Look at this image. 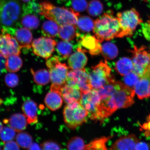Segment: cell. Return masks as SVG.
<instances>
[{"label": "cell", "mask_w": 150, "mask_h": 150, "mask_svg": "<svg viewBox=\"0 0 150 150\" xmlns=\"http://www.w3.org/2000/svg\"><path fill=\"white\" fill-rule=\"evenodd\" d=\"M100 104L98 111L100 119L111 115L118 109L129 107L134 104L135 91L120 81L114 79L98 89Z\"/></svg>", "instance_id": "6da1fadb"}, {"label": "cell", "mask_w": 150, "mask_h": 150, "mask_svg": "<svg viewBox=\"0 0 150 150\" xmlns=\"http://www.w3.org/2000/svg\"><path fill=\"white\" fill-rule=\"evenodd\" d=\"M39 13L59 26L66 24L76 25L80 15L72 8L55 6L47 1L42 2L39 6Z\"/></svg>", "instance_id": "7a4b0ae2"}, {"label": "cell", "mask_w": 150, "mask_h": 150, "mask_svg": "<svg viewBox=\"0 0 150 150\" xmlns=\"http://www.w3.org/2000/svg\"><path fill=\"white\" fill-rule=\"evenodd\" d=\"M93 32L99 42L118 38L121 31L119 21L111 13H106L94 22Z\"/></svg>", "instance_id": "3957f363"}, {"label": "cell", "mask_w": 150, "mask_h": 150, "mask_svg": "<svg viewBox=\"0 0 150 150\" xmlns=\"http://www.w3.org/2000/svg\"><path fill=\"white\" fill-rule=\"evenodd\" d=\"M22 8L18 0H0V26L15 25L22 16Z\"/></svg>", "instance_id": "277c9868"}, {"label": "cell", "mask_w": 150, "mask_h": 150, "mask_svg": "<svg viewBox=\"0 0 150 150\" xmlns=\"http://www.w3.org/2000/svg\"><path fill=\"white\" fill-rule=\"evenodd\" d=\"M49 69L50 81L52 83L50 89L60 88L66 83L69 68L65 63L60 62L57 56L50 57L46 62Z\"/></svg>", "instance_id": "5b68a950"}, {"label": "cell", "mask_w": 150, "mask_h": 150, "mask_svg": "<svg viewBox=\"0 0 150 150\" xmlns=\"http://www.w3.org/2000/svg\"><path fill=\"white\" fill-rule=\"evenodd\" d=\"M117 17L121 29L118 38H120L132 36L137 27L142 22L139 13L134 8L118 13Z\"/></svg>", "instance_id": "8992f818"}, {"label": "cell", "mask_w": 150, "mask_h": 150, "mask_svg": "<svg viewBox=\"0 0 150 150\" xmlns=\"http://www.w3.org/2000/svg\"><path fill=\"white\" fill-rule=\"evenodd\" d=\"M88 115V112L78 102L67 104L63 111L65 122L72 129L76 128L85 122Z\"/></svg>", "instance_id": "52a82bcc"}, {"label": "cell", "mask_w": 150, "mask_h": 150, "mask_svg": "<svg viewBox=\"0 0 150 150\" xmlns=\"http://www.w3.org/2000/svg\"><path fill=\"white\" fill-rule=\"evenodd\" d=\"M89 75L92 87L97 90L114 79L111 76V69L106 60L101 61L98 64L92 67Z\"/></svg>", "instance_id": "ba28073f"}, {"label": "cell", "mask_w": 150, "mask_h": 150, "mask_svg": "<svg viewBox=\"0 0 150 150\" xmlns=\"http://www.w3.org/2000/svg\"><path fill=\"white\" fill-rule=\"evenodd\" d=\"M132 54V60L134 64L133 72L139 77L150 72V50L145 46L138 47L135 46L131 50Z\"/></svg>", "instance_id": "9c48e42d"}, {"label": "cell", "mask_w": 150, "mask_h": 150, "mask_svg": "<svg viewBox=\"0 0 150 150\" xmlns=\"http://www.w3.org/2000/svg\"><path fill=\"white\" fill-rule=\"evenodd\" d=\"M66 84L79 89L81 93L93 89L90 83L89 74L84 69L69 71Z\"/></svg>", "instance_id": "30bf717a"}, {"label": "cell", "mask_w": 150, "mask_h": 150, "mask_svg": "<svg viewBox=\"0 0 150 150\" xmlns=\"http://www.w3.org/2000/svg\"><path fill=\"white\" fill-rule=\"evenodd\" d=\"M82 93L80 103L89 112L91 119L100 120L98 111L100 104L98 90L93 89Z\"/></svg>", "instance_id": "8fae6325"}, {"label": "cell", "mask_w": 150, "mask_h": 150, "mask_svg": "<svg viewBox=\"0 0 150 150\" xmlns=\"http://www.w3.org/2000/svg\"><path fill=\"white\" fill-rule=\"evenodd\" d=\"M57 42L50 38L42 37L35 39L31 44L33 53L46 59L52 55Z\"/></svg>", "instance_id": "7c38bea8"}, {"label": "cell", "mask_w": 150, "mask_h": 150, "mask_svg": "<svg viewBox=\"0 0 150 150\" xmlns=\"http://www.w3.org/2000/svg\"><path fill=\"white\" fill-rule=\"evenodd\" d=\"M78 48L84 52H88L92 56L99 55L102 52L100 42L93 35L90 34L81 35L77 34Z\"/></svg>", "instance_id": "4fadbf2b"}, {"label": "cell", "mask_w": 150, "mask_h": 150, "mask_svg": "<svg viewBox=\"0 0 150 150\" xmlns=\"http://www.w3.org/2000/svg\"><path fill=\"white\" fill-rule=\"evenodd\" d=\"M22 48L14 37L9 34H0V55L5 59L12 55H20Z\"/></svg>", "instance_id": "5bb4252c"}, {"label": "cell", "mask_w": 150, "mask_h": 150, "mask_svg": "<svg viewBox=\"0 0 150 150\" xmlns=\"http://www.w3.org/2000/svg\"><path fill=\"white\" fill-rule=\"evenodd\" d=\"M139 139L134 134L121 137L114 142L110 148L111 150H135Z\"/></svg>", "instance_id": "9a60e30c"}, {"label": "cell", "mask_w": 150, "mask_h": 150, "mask_svg": "<svg viewBox=\"0 0 150 150\" xmlns=\"http://www.w3.org/2000/svg\"><path fill=\"white\" fill-rule=\"evenodd\" d=\"M63 100L67 104L80 102L82 93L79 89L65 84L62 86L59 93Z\"/></svg>", "instance_id": "2e32d148"}, {"label": "cell", "mask_w": 150, "mask_h": 150, "mask_svg": "<svg viewBox=\"0 0 150 150\" xmlns=\"http://www.w3.org/2000/svg\"><path fill=\"white\" fill-rule=\"evenodd\" d=\"M88 58L85 52L79 49L71 55L68 61L69 68L72 70H82L87 64Z\"/></svg>", "instance_id": "e0dca14e"}, {"label": "cell", "mask_w": 150, "mask_h": 150, "mask_svg": "<svg viewBox=\"0 0 150 150\" xmlns=\"http://www.w3.org/2000/svg\"><path fill=\"white\" fill-rule=\"evenodd\" d=\"M134 89L138 98L140 100L150 96V72L140 78Z\"/></svg>", "instance_id": "ac0fdd59"}, {"label": "cell", "mask_w": 150, "mask_h": 150, "mask_svg": "<svg viewBox=\"0 0 150 150\" xmlns=\"http://www.w3.org/2000/svg\"><path fill=\"white\" fill-rule=\"evenodd\" d=\"M22 109L28 124L37 122V106L34 101L31 99L25 101L22 104Z\"/></svg>", "instance_id": "d6986e66"}, {"label": "cell", "mask_w": 150, "mask_h": 150, "mask_svg": "<svg viewBox=\"0 0 150 150\" xmlns=\"http://www.w3.org/2000/svg\"><path fill=\"white\" fill-rule=\"evenodd\" d=\"M14 37L22 48L29 49L31 47L33 35L30 30L24 27L20 28L16 32Z\"/></svg>", "instance_id": "ffe728a7"}, {"label": "cell", "mask_w": 150, "mask_h": 150, "mask_svg": "<svg viewBox=\"0 0 150 150\" xmlns=\"http://www.w3.org/2000/svg\"><path fill=\"white\" fill-rule=\"evenodd\" d=\"M8 123L9 126L18 132L25 130L28 123L24 114L18 113L13 114L9 119Z\"/></svg>", "instance_id": "44dd1931"}, {"label": "cell", "mask_w": 150, "mask_h": 150, "mask_svg": "<svg viewBox=\"0 0 150 150\" xmlns=\"http://www.w3.org/2000/svg\"><path fill=\"white\" fill-rule=\"evenodd\" d=\"M63 102V99L60 95L54 91L48 93L45 98L46 106L52 111H55L60 108Z\"/></svg>", "instance_id": "7402d4cb"}, {"label": "cell", "mask_w": 150, "mask_h": 150, "mask_svg": "<svg viewBox=\"0 0 150 150\" xmlns=\"http://www.w3.org/2000/svg\"><path fill=\"white\" fill-rule=\"evenodd\" d=\"M19 55H12L5 59V68L9 72L14 73L19 70L22 66V61Z\"/></svg>", "instance_id": "603a6c76"}, {"label": "cell", "mask_w": 150, "mask_h": 150, "mask_svg": "<svg viewBox=\"0 0 150 150\" xmlns=\"http://www.w3.org/2000/svg\"><path fill=\"white\" fill-rule=\"evenodd\" d=\"M77 34L76 25L66 24L60 26L59 36L64 41L69 42L72 40L77 36Z\"/></svg>", "instance_id": "cb8c5ba5"}, {"label": "cell", "mask_w": 150, "mask_h": 150, "mask_svg": "<svg viewBox=\"0 0 150 150\" xmlns=\"http://www.w3.org/2000/svg\"><path fill=\"white\" fill-rule=\"evenodd\" d=\"M134 64L132 59L127 57H123L120 59L116 63V71L121 76L125 75L132 71Z\"/></svg>", "instance_id": "d4e9b609"}, {"label": "cell", "mask_w": 150, "mask_h": 150, "mask_svg": "<svg viewBox=\"0 0 150 150\" xmlns=\"http://www.w3.org/2000/svg\"><path fill=\"white\" fill-rule=\"evenodd\" d=\"M31 72L35 83L40 86H45L50 81L49 71L46 69H42L37 71L31 70Z\"/></svg>", "instance_id": "484cf974"}, {"label": "cell", "mask_w": 150, "mask_h": 150, "mask_svg": "<svg viewBox=\"0 0 150 150\" xmlns=\"http://www.w3.org/2000/svg\"><path fill=\"white\" fill-rule=\"evenodd\" d=\"M59 25L52 20H47L42 24V27L43 34L47 37L53 38L57 36L59 33Z\"/></svg>", "instance_id": "4316f807"}, {"label": "cell", "mask_w": 150, "mask_h": 150, "mask_svg": "<svg viewBox=\"0 0 150 150\" xmlns=\"http://www.w3.org/2000/svg\"><path fill=\"white\" fill-rule=\"evenodd\" d=\"M112 138V136L103 137L92 141L85 145L84 150H107L106 144Z\"/></svg>", "instance_id": "83f0119b"}, {"label": "cell", "mask_w": 150, "mask_h": 150, "mask_svg": "<svg viewBox=\"0 0 150 150\" xmlns=\"http://www.w3.org/2000/svg\"><path fill=\"white\" fill-rule=\"evenodd\" d=\"M101 53L105 59L112 60L117 57L118 50L115 45L111 42H107L102 45Z\"/></svg>", "instance_id": "f1b7e54d"}, {"label": "cell", "mask_w": 150, "mask_h": 150, "mask_svg": "<svg viewBox=\"0 0 150 150\" xmlns=\"http://www.w3.org/2000/svg\"><path fill=\"white\" fill-rule=\"evenodd\" d=\"M79 29L84 32L88 33L93 30L94 22L92 19L87 16H79L77 24Z\"/></svg>", "instance_id": "f546056e"}, {"label": "cell", "mask_w": 150, "mask_h": 150, "mask_svg": "<svg viewBox=\"0 0 150 150\" xmlns=\"http://www.w3.org/2000/svg\"><path fill=\"white\" fill-rule=\"evenodd\" d=\"M56 50L57 53L61 56L62 58L66 59L72 53L73 45L67 41L60 42L56 44Z\"/></svg>", "instance_id": "4dcf8cb0"}, {"label": "cell", "mask_w": 150, "mask_h": 150, "mask_svg": "<svg viewBox=\"0 0 150 150\" xmlns=\"http://www.w3.org/2000/svg\"><path fill=\"white\" fill-rule=\"evenodd\" d=\"M16 142L20 147L28 149L33 143L32 137L28 133L18 132L16 137Z\"/></svg>", "instance_id": "1f68e13d"}, {"label": "cell", "mask_w": 150, "mask_h": 150, "mask_svg": "<svg viewBox=\"0 0 150 150\" xmlns=\"http://www.w3.org/2000/svg\"><path fill=\"white\" fill-rule=\"evenodd\" d=\"M21 22L24 28L29 30L37 29L40 23L38 18L33 15H27L24 16L22 18Z\"/></svg>", "instance_id": "d6a6232c"}, {"label": "cell", "mask_w": 150, "mask_h": 150, "mask_svg": "<svg viewBox=\"0 0 150 150\" xmlns=\"http://www.w3.org/2000/svg\"><path fill=\"white\" fill-rule=\"evenodd\" d=\"M88 12L91 16L96 17L102 13L103 6L100 1H91L88 6Z\"/></svg>", "instance_id": "836d02e7"}, {"label": "cell", "mask_w": 150, "mask_h": 150, "mask_svg": "<svg viewBox=\"0 0 150 150\" xmlns=\"http://www.w3.org/2000/svg\"><path fill=\"white\" fill-rule=\"evenodd\" d=\"M85 144L82 138L74 137L71 139L67 143V148L69 150H84Z\"/></svg>", "instance_id": "e575fe53"}, {"label": "cell", "mask_w": 150, "mask_h": 150, "mask_svg": "<svg viewBox=\"0 0 150 150\" xmlns=\"http://www.w3.org/2000/svg\"><path fill=\"white\" fill-rule=\"evenodd\" d=\"M16 131L10 127H3L0 134V138L5 142L13 140L16 137Z\"/></svg>", "instance_id": "d590c367"}, {"label": "cell", "mask_w": 150, "mask_h": 150, "mask_svg": "<svg viewBox=\"0 0 150 150\" xmlns=\"http://www.w3.org/2000/svg\"><path fill=\"white\" fill-rule=\"evenodd\" d=\"M140 79L139 77L132 71L124 76V81L125 85L134 88Z\"/></svg>", "instance_id": "8d00e7d4"}, {"label": "cell", "mask_w": 150, "mask_h": 150, "mask_svg": "<svg viewBox=\"0 0 150 150\" xmlns=\"http://www.w3.org/2000/svg\"><path fill=\"white\" fill-rule=\"evenodd\" d=\"M5 82L7 87L13 88L18 86L19 82V79L17 75L13 73L10 72L6 75Z\"/></svg>", "instance_id": "74e56055"}, {"label": "cell", "mask_w": 150, "mask_h": 150, "mask_svg": "<svg viewBox=\"0 0 150 150\" xmlns=\"http://www.w3.org/2000/svg\"><path fill=\"white\" fill-rule=\"evenodd\" d=\"M72 5L73 9L78 12L85 11L87 8L88 5L85 0H74Z\"/></svg>", "instance_id": "f35d334b"}, {"label": "cell", "mask_w": 150, "mask_h": 150, "mask_svg": "<svg viewBox=\"0 0 150 150\" xmlns=\"http://www.w3.org/2000/svg\"><path fill=\"white\" fill-rule=\"evenodd\" d=\"M42 149L44 150H60L61 146L59 144L52 141H47L41 144Z\"/></svg>", "instance_id": "ab89813d"}, {"label": "cell", "mask_w": 150, "mask_h": 150, "mask_svg": "<svg viewBox=\"0 0 150 150\" xmlns=\"http://www.w3.org/2000/svg\"><path fill=\"white\" fill-rule=\"evenodd\" d=\"M142 31L145 38L150 41V17L147 22L142 26Z\"/></svg>", "instance_id": "60d3db41"}, {"label": "cell", "mask_w": 150, "mask_h": 150, "mask_svg": "<svg viewBox=\"0 0 150 150\" xmlns=\"http://www.w3.org/2000/svg\"><path fill=\"white\" fill-rule=\"evenodd\" d=\"M3 149L6 150H19L20 146L16 142L12 140L5 142Z\"/></svg>", "instance_id": "b9f144b4"}, {"label": "cell", "mask_w": 150, "mask_h": 150, "mask_svg": "<svg viewBox=\"0 0 150 150\" xmlns=\"http://www.w3.org/2000/svg\"><path fill=\"white\" fill-rule=\"evenodd\" d=\"M150 147L147 144L143 142H138L136 144L135 150H149Z\"/></svg>", "instance_id": "7bdbcfd3"}, {"label": "cell", "mask_w": 150, "mask_h": 150, "mask_svg": "<svg viewBox=\"0 0 150 150\" xmlns=\"http://www.w3.org/2000/svg\"><path fill=\"white\" fill-rule=\"evenodd\" d=\"M29 150H41L42 149L41 147L39 146L38 144L33 143L30 146L28 149Z\"/></svg>", "instance_id": "ee69618b"}, {"label": "cell", "mask_w": 150, "mask_h": 150, "mask_svg": "<svg viewBox=\"0 0 150 150\" xmlns=\"http://www.w3.org/2000/svg\"><path fill=\"white\" fill-rule=\"evenodd\" d=\"M4 58L0 55V74L2 72V71L5 67Z\"/></svg>", "instance_id": "f6af8a7d"}, {"label": "cell", "mask_w": 150, "mask_h": 150, "mask_svg": "<svg viewBox=\"0 0 150 150\" xmlns=\"http://www.w3.org/2000/svg\"><path fill=\"white\" fill-rule=\"evenodd\" d=\"M3 127L2 123L0 121V134H1L2 130Z\"/></svg>", "instance_id": "bcb514c9"}, {"label": "cell", "mask_w": 150, "mask_h": 150, "mask_svg": "<svg viewBox=\"0 0 150 150\" xmlns=\"http://www.w3.org/2000/svg\"><path fill=\"white\" fill-rule=\"evenodd\" d=\"M22 1L24 2H27L29 1H30V0H22Z\"/></svg>", "instance_id": "7dc6e473"}, {"label": "cell", "mask_w": 150, "mask_h": 150, "mask_svg": "<svg viewBox=\"0 0 150 150\" xmlns=\"http://www.w3.org/2000/svg\"><path fill=\"white\" fill-rule=\"evenodd\" d=\"M145 1H148V0H144Z\"/></svg>", "instance_id": "c3c4849f"}, {"label": "cell", "mask_w": 150, "mask_h": 150, "mask_svg": "<svg viewBox=\"0 0 150 150\" xmlns=\"http://www.w3.org/2000/svg\"><path fill=\"white\" fill-rule=\"evenodd\" d=\"M0 149H1V146H0Z\"/></svg>", "instance_id": "681fc988"}]
</instances>
